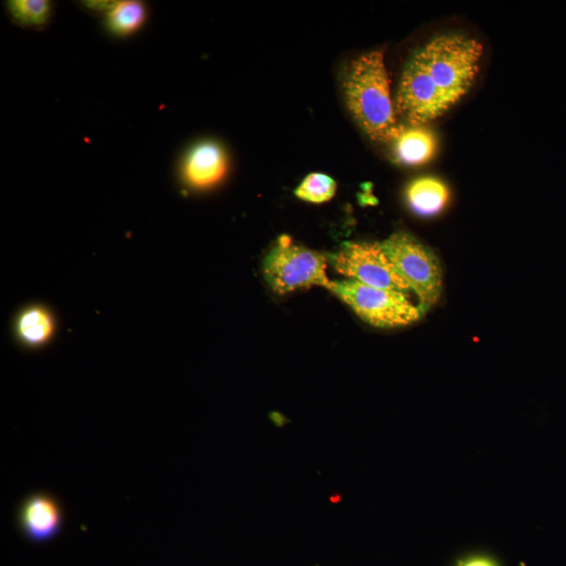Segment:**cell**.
Here are the masks:
<instances>
[{"mask_svg": "<svg viewBox=\"0 0 566 566\" xmlns=\"http://www.w3.org/2000/svg\"><path fill=\"white\" fill-rule=\"evenodd\" d=\"M450 197L448 186L434 177L419 178L411 182L406 189L410 208L426 217L441 213L447 207Z\"/></svg>", "mask_w": 566, "mask_h": 566, "instance_id": "7c38bea8", "label": "cell"}, {"mask_svg": "<svg viewBox=\"0 0 566 566\" xmlns=\"http://www.w3.org/2000/svg\"><path fill=\"white\" fill-rule=\"evenodd\" d=\"M397 110L411 125H424L449 110L428 73L421 50L406 65L399 86Z\"/></svg>", "mask_w": 566, "mask_h": 566, "instance_id": "52a82bcc", "label": "cell"}, {"mask_svg": "<svg viewBox=\"0 0 566 566\" xmlns=\"http://www.w3.org/2000/svg\"><path fill=\"white\" fill-rule=\"evenodd\" d=\"M14 23L27 29H43L54 15V4L49 0H10L6 5Z\"/></svg>", "mask_w": 566, "mask_h": 566, "instance_id": "5bb4252c", "label": "cell"}, {"mask_svg": "<svg viewBox=\"0 0 566 566\" xmlns=\"http://www.w3.org/2000/svg\"><path fill=\"white\" fill-rule=\"evenodd\" d=\"M457 566H498V564L487 556H471L460 561Z\"/></svg>", "mask_w": 566, "mask_h": 566, "instance_id": "e0dca14e", "label": "cell"}, {"mask_svg": "<svg viewBox=\"0 0 566 566\" xmlns=\"http://www.w3.org/2000/svg\"><path fill=\"white\" fill-rule=\"evenodd\" d=\"M228 166V157L221 144L202 141L186 152L180 167L181 180L191 189L207 190L225 179Z\"/></svg>", "mask_w": 566, "mask_h": 566, "instance_id": "9c48e42d", "label": "cell"}, {"mask_svg": "<svg viewBox=\"0 0 566 566\" xmlns=\"http://www.w3.org/2000/svg\"><path fill=\"white\" fill-rule=\"evenodd\" d=\"M147 7L139 0H123L105 17V29L116 37H128L139 32L147 20Z\"/></svg>", "mask_w": 566, "mask_h": 566, "instance_id": "4fadbf2b", "label": "cell"}, {"mask_svg": "<svg viewBox=\"0 0 566 566\" xmlns=\"http://www.w3.org/2000/svg\"><path fill=\"white\" fill-rule=\"evenodd\" d=\"M116 3L117 2H113V0H87V2H81V7L87 12L103 14L105 16L115 7Z\"/></svg>", "mask_w": 566, "mask_h": 566, "instance_id": "2e32d148", "label": "cell"}, {"mask_svg": "<svg viewBox=\"0 0 566 566\" xmlns=\"http://www.w3.org/2000/svg\"><path fill=\"white\" fill-rule=\"evenodd\" d=\"M337 191L336 182L323 173H312L296 189V197L314 204L329 202Z\"/></svg>", "mask_w": 566, "mask_h": 566, "instance_id": "9a60e30c", "label": "cell"}, {"mask_svg": "<svg viewBox=\"0 0 566 566\" xmlns=\"http://www.w3.org/2000/svg\"><path fill=\"white\" fill-rule=\"evenodd\" d=\"M14 331L25 346L39 348L47 345L55 336L56 321L47 308L31 306L19 313Z\"/></svg>", "mask_w": 566, "mask_h": 566, "instance_id": "8fae6325", "label": "cell"}, {"mask_svg": "<svg viewBox=\"0 0 566 566\" xmlns=\"http://www.w3.org/2000/svg\"><path fill=\"white\" fill-rule=\"evenodd\" d=\"M343 86L348 108L366 135L375 141L393 142L400 125L383 51L369 52L355 60Z\"/></svg>", "mask_w": 566, "mask_h": 566, "instance_id": "6da1fadb", "label": "cell"}, {"mask_svg": "<svg viewBox=\"0 0 566 566\" xmlns=\"http://www.w3.org/2000/svg\"><path fill=\"white\" fill-rule=\"evenodd\" d=\"M393 143L396 157L407 166L430 162L438 150L437 136L424 125H400Z\"/></svg>", "mask_w": 566, "mask_h": 566, "instance_id": "30bf717a", "label": "cell"}, {"mask_svg": "<svg viewBox=\"0 0 566 566\" xmlns=\"http://www.w3.org/2000/svg\"><path fill=\"white\" fill-rule=\"evenodd\" d=\"M375 328L394 329L420 320L423 312L407 294L373 288L355 280L332 281L330 290Z\"/></svg>", "mask_w": 566, "mask_h": 566, "instance_id": "277c9868", "label": "cell"}, {"mask_svg": "<svg viewBox=\"0 0 566 566\" xmlns=\"http://www.w3.org/2000/svg\"><path fill=\"white\" fill-rule=\"evenodd\" d=\"M336 271L363 285L408 294L410 288L379 243H347L332 256Z\"/></svg>", "mask_w": 566, "mask_h": 566, "instance_id": "8992f818", "label": "cell"}, {"mask_svg": "<svg viewBox=\"0 0 566 566\" xmlns=\"http://www.w3.org/2000/svg\"><path fill=\"white\" fill-rule=\"evenodd\" d=\"M410 291L418 296L423 314L441 298L443 271L440 259L416 237L398 232L382 243Z\"/></svg>", "mask_w": 566, "mask_h": 566, "instance_id": "3957f363", "label": "cell"}, {"mask_svg": "<svg viewBox=\"0 0 566 566\" xmlns=\"http://www.w3.org/2000/svg\"><path fill=\"white\" fill-rule=\"evenodd\" d=\"M16 520L26 537L42 542L59 534L65 518L62 504L56 495L48 491H36L20 503Z\"/></svg>", "mask_w": 566, "mask_h": 566, "instance_id": "ba28073f", "label": "cell"}, {"mask_svg": "<svg viewBox=\"0 0 566 566\" xmlns=\"http://www.w3.org/2000/svg\"><path fill=\"white\" fill-rule=\"evenodd\" d=\"M426 68L449 108L470 91L483 56L480 41L449 34L421 49Z\"/></svg>", "mask_w": 566, "mask_h": 566, "instance_id": "7a4b0ae2", "label": "cell"}, {"mask_svg": "<svg viewBox=\"0 0 566 566\" xmlns=\"http://www.w3.org/2000/svg\"><path fill=\"white\" fill-rule=\"evenodd\" d=\"M326 267L323 255L297 246L291 238L282 236L267 255L264 272L273 292L286 295L312 287L330 290L332 281Z\"/></svg>", "mask_w": 566, "mask_h": 566, "instance_id": "5b68a950", "label": "cell"}]
</instances>
